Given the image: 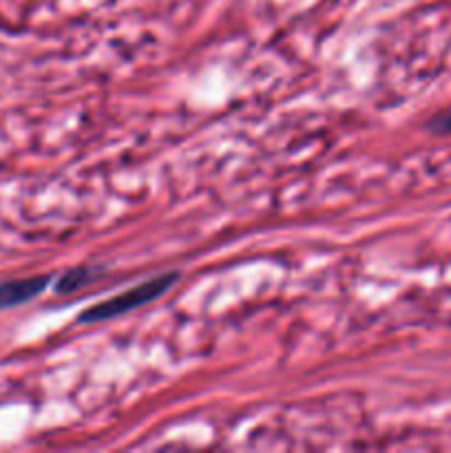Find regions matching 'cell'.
Returning a JSON list of instances; mask_svg holds the SVG:
<instances>
[{"label": "cell", "instance_id": "3", "mask_svg": "<svg viewBox=\"0 0 451 453\" xmlns=\"http://www.w3.org/2000/svg\"><path fill=\"white\" fill-rule=\"evenodd\" d=\"M104 274V268L102 265H75V268H69L66 273H62L60 277L53 283V292L60 296L65 295H75L82 288L91 286L93 281Z\"/></svg>", "mask_w": 451, "mask_h": 453}, {"label": "cell", "instance_id": "2", "mask_svg": "<svg viewBox=\"0 0 451 453\" xmlns=\"http://www.w3.org/2000/svg\"><path fill=\"white\" fill-rule=\"evenodd\" d=\"M49 286H51V277L49 274L0 281V310H11L18 308V305L29 303V301L38 299Z\"/></svg>", "mask_w": 451, "mask_h": 453}, {"label": "cell", "instance_id": "1", "mask_svg": "<svg viewBox=\"0 0 451 453\" xmlns=\"http://www.w3.org/2000/svg\"><path fill=\"white\" fill-rule=\"evenodd\" d=\"M180 279H181V273H177V270L155 274V277L146 279V281L137 283V286L111 296V299H104L100 301V303L87 308L78 317V323L93 326V323H102V321H111V319L124 317V314L133 312V310H140L144 308V305L153 303V301L162 299L172 286L180 283Z\"/></svg>", "mask_w": 451, "mask_h": 453}, {"label": "cell", "instance_id": "4", "mask_svg": "<svg viewBox=\"0 0 451 453\" xmlns=\"http://www.w3.org/2000/svg\"><path fill=\"white\" fill-rule=\"evenodd\" d=\"M427 128L433 135H451V109L445 111V113H438L436 118H432Z\"/></svg>", "mask_w": 451, "mask_h": 453}]
</instances>
